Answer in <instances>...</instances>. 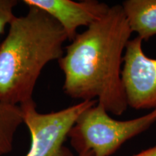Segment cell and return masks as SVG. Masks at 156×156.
Masks as SVG:
<instances>
[{
    "mask_svg": "<svg viewBox=\"0 0 156 156\" xmlns=\"http://www.w3.org/2000/svg\"><path fill=\"white\" fill-rule=\"evenodd\" d=\"M131 156H156V146L140 152V153Z\"/></svg>",
    "mask_w": 156,
    "mask_h": 156,
    "instance_id": "10",
    "label": "cell"
},
{
    "mask_svg": "<svg viewBox=\"0 0 156 156\" xmlns=\"http://www.w3.org/2000/svg\"><path fill=\"white\" fill-rule=\"evenodd\" d=\"M23 2L28 7L42 9L53 17L70 41L77 35L80 27H89L104 17L110 8L106 3L95 0H25Z\"/></svg>",
    "mask_w": 156,
    "mask_h": 156,
    "instance_id": "6",
    "label": "cell"
},
{
    "mask_svg": "<svg viewBox=\"0 0 156 156\" xmlns=\"http://www.w3.org/2000/svg\"><path fill=\"white\" fill-rule=\"evenodd\" d=\"M78 156H93L91 152H86V153H82L78 154Z\"/></svg>",
    "mask_w": 156,
    "mask_h": 156,
    "instance_id": "11",
    "label": "cell"
},
{
    "mask_svg": "<svg viewBox=\"0 0 156 156\" xmlns=\"http://www.w3.org/2000/svg\"><path fill=\"white\" fill-rule=\"evenodd\" d=\"M132 34L122 5L110 7L66 47L58 60L66 95L98 101L107 112L121 116L129 107L122 77L124 51Z\"/></svg>",
    "mask_w": 156,
    "mask_h": 156,
    "instance_id": "1",
    "label": "cell"
},
{
    "mask_svg": "<svg viewBox=\"0 0 156 156\" xmlns=\"http://www.w3.org/2000/svg\"><path fill=\"white\" fill-rule=\"evenodd\" d=\"M141 38L128 42L122 71L128 106L136 110L156 108V58L142 50Z\"/></svg>",
    "mask_w": 156,
    "mask_h": 156,
    "instance_id": "5",
    "label": "cell"
},
{
    "mask_svg": "<svg viewBox=\"0 0 156 156\" xmlns=\"http://www.w3.org/2000/svg\"><path fill=\"white\" fill-rule=\"evenodd\" d=\"M97 103L95 100L80 101L58 112L46 114L37 112L34 101L20 106L31 137L30 150L25 156H73L64 147V142L78 117Z\"/></svg>",
    "mask_w": 156,
    "mask_h": 156,
    "instance_id": "4",
    "label": "cell"
},
{
    "mask_svg": "<svg viewBox=\"0 0 156 156\" xmlns=\"http://www.w3.org/2000/svg\"><path fill=\"white\" fill-rule=\"evenodd\" d=\"M155 122L156 108L138 118L119 121L112 118L97 103L78 117L68 137L78 154L91 152L93 156H110Z\"/></svg>",
    "mask_w": 156,
    "mask_h": 156,
    "instance_id": "3",
    "label": "cell"
},
{
    "mask_svg": "<svg viewBox=\"0 0 156 156\" xmlns=\"http://www.w3.org/2000/svg\"><path fill=\"white\" fill-rule=\"evenodd\" d=\"M132 32L142 41L156 35V0H126L122 4Z\"/></svg>",
    "mask_w": 156,
    "mask_h": 156,
    "instance_id": "7",
    "label": "cell"
},
{
    "mask_svg": "<svg viewBox=\"0 0 156 156\" xmlns=\"http://www.w3.org/2000/svg\"><path fill=\"white\" fill-rule=\"evenodd\" d=\"M67 40L61 25L42 9L29 7L15 16L0 44V103L21 106L34 101L42 70L64 55Z\"/></svg>",
    "mask_w": 156,
    "mask_h": 156,
    "instance_id": "2",
    "label": "cell"
},
{
    "mask_svg": "<svg viewBox=\"0 0 156 156\" xmlns=\"http://www.w3.org/2000/svg\"><path fill=\"white\" fill-rule=\"evenodd\" d=\"M17 4L16 0H0V36L15 16L13 10Z\"/></svg>",
    "mask_w": 156,
    "mask_h": 156,
    "instance_id": "9",
    "label": "cell"
},
{
    "mask_svg": "<svg viewBox=\"0 0 156 156\" xmlns=\"http://www.w3.org/2000/svg\"><path fill=\"white\" fill-rule=\"evenodd\" d=\"M22 124L24 119L20 106L0 103V155L12 151L15 134Z\"/></svg>",
    "mask_w": 156,
    "mask_h": 156,
    "instance_id": "8",
    "label": "cell"
}]
</instances>
